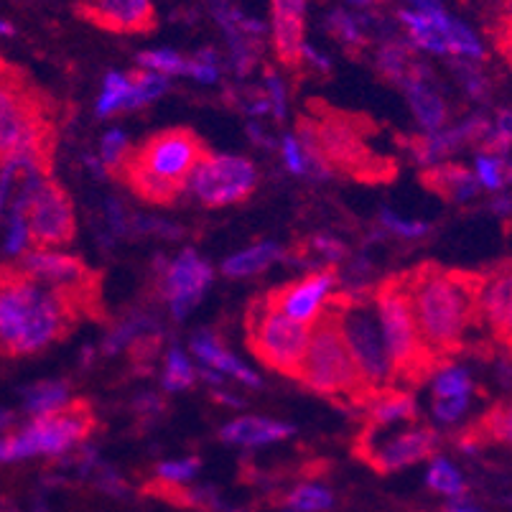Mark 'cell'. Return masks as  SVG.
Masks as SVG:
<instances>
[{"label":"cell","instance_id":"cell-1","mask_svg":"<svg viewBox=\"0 0 512 512\" xmlns=\"http://www.w3.org/2000/svg\"><path fill=\"white\" fill-rule=\"evenodd\" d=\"M403 276L423 344L436 365L446 367L449 360L467 349L472 334L482 327L479 291L484 276L472 271H449L436 263H421Z\"/></svg>","mask_w":512,"mask_h":512},{"label":"cell","instance_id":"cell-2","mask_svg":"<svg viewBox=\"0 0 512 512\" xmlns=\"http://www.w3.org/2000/svg\"><path fill=\"white\" fill-rule=\"evenodd\" d=\"M85 306L62 291L44 286L16 263L0 265V352L8 357L36 355L67 337Z\"/></svg>","mask_w":512,"mask_h":512},{"label":"cell","instance_id":"cell-3","mask_svg":"<svg viewBox=\"0 0 512 512\" xmlns=\"http://www.w3.org/2000/svg\"><path fill=\"white\" fill-rule=\"evenodd\" d=\"M309 110L314 115L299 118L296 141L304 148L311 171L316 174L334 171L367 184L393 179L398 166L390 158L377 156L367 146V136L375 130L372 120H367L365 115L342 113L324 102H311Z\"/></svg>","mask_w":512,"mask_h":512},{"label":"cell","instance_id":"cell-4","mask_svg":"<svg viewBox=\"0 0 512 512\" xmlns=\"http://www.w3.org/2000/svg\"><path fill=\"white\" fill-rule=\"evenodd\" d=\"M57 143L51 100L16 67L0 62V169L11 161L46 176Z\"/></svg>","mask_w":512,"mask_h":512},{"label":"cell","instance_id":"cell-5","mask_svg":"<svg viewBox=\"0 0 512 512\" xmlns=\"http://www.w3.org/2000/svg\"><path fill=\"white\" fill-rule=\"evenodd\" d=\"M207 153V146L194 130H161L141 146L130 148L113 176L146 202L171 204L189 186L194 169Z\"/></svg>","mask_w":512,"mask_h":512},{"label":"cell","instance_id":"cell-6","mask_svg":"<svg viewBox=\"0 0 512 512\" xmlns=\"http://www.w3.org/2000/svg\"><path fill=\"white\" fill-rule=\"evenodd\" d=\"M380 332H383L385 349L393 370V385H421L431 375H436L439 365L423 344L413 316L411 299H408L406 276H390L372 291Z\"/></svg>","mask_w":512,"mask_h":512},{"label":"cell","instance_id":"cell-7","mask_svg":"<svg viewBox=\"0 0 512 512\" xmlns=\"http://www.w3.org/2000/svg\"><path fill=\"white\" fill-rule=\"evenodd\" d=\"M296 380H301L314 393L327 395V398H344L352 406H365V400L372 395L349 355L332 299H327L324 309L314 319V329L309 332V344H306V355L301 360Z\"/></svg>","mask_w":512,"mask_h":512},{"label":"cell","instance_id":"cell-8","mask_svg":"<svg viewBox=\"0 0 512 512\" xmlns=\"http://www.w3.org/2000/svg\"><path fill=\"white\" fill-rule=\"evenodd\" d=\"M332 304L337 309L342 337L357 370H360L365 388L370 393L395 388L388 349H385L372 299H367V293H342V296H334Z\"/></svg>","mask_w":512,"mask_h":512},{"label":"cell","instance_id":"cell-9","mask_svg":"<svg viewBox=\"0 0 512 512\" xmlns=\"http://www.w3.org/2000/svg\"><path fill=\"white\" fill-rule=\"evenodd\" d=\"M248 349L255 360L286 377H299L301 360L309 344V327L288 319L265 296L253 299L245 316Z\"/></svg>","mask_w":512,"mask_h":512},{"label":"cell","instance_id":"cell-10","mask_svg":"<svg viewBox=\"0 0 512 512\" xmlns=\"http://www.w3.org/2000/svg\"><path fill=\"white\" fill-rule=\"evenodd\" d=\"M92 426H95L92 408L87 406L85 400H72L64 408H59V411L36 416L34 423L18 431V434L6 436L8 459L21 462V459L39 454H64L77 441L87 439Z\"/></svg>","mask_w":512,"mask_h":512},{"label":"cell","instance_id":"cell-11","mask_svg":"<svg viewBox=\"0 0 512 512\" xmlns=\"http://www.w3.org/2000/svg\"><path fill=\"white\" fill-rule=\"evenodd\" d=\"M13 207L23 212L29 240L36 248H59L74 240L77 220L72 199L57 181H41L39 176H31Z\"/></svg>","mask_w":512,"mask_h":512},{"label":"cell","instance_id":"cell-12","mask_svg":"<svg viewBox=\"0 0 512 512\" xmlns=\"http://www.w3.org/2000/svg\"><path fill=\"white\" fill-rule=\"evenodd\" d=\"M395 426L398 423L393 426H370L367 423L357 439V454L383 474L428 459V456H434L436 446H439V434L431 426H421L416 421L406 423V428H398V431Z\"/></svg>","mask_w":512,"mask_h":512},{"label":"cell","instance_id":"cell-13","mask_svg":"<svg viewBox=\"0 0 512 512\" xmlns=\"http://www.w3.org/2000/svg\"><path fill=\"white\" fill-rule=\"evenodd\" d=\"M16 265L44 286L77 299L85 306L87 314H95L97 304H100V278L79 258L67 253H54L49 248H36L21 253V260Z\"/></svg>","mask_w":512,"mask_h":512},{"label":"cell","instance_id":"cell-14","mask_svg":"<svg viewBox=\"0 0 512 512\" xmlns=\"http://www.w3.org/2000/svg\"><path fill=\"white\" fill-rule=\"evenodd\" d=\"M194 194L207 207H227L250 197L258 184V171L250 161L240 156H207L194 169L192 179Z\"/></svg>","mask_w":512,"mask_h":512},{"label":"cell","instance_id":"cell-15","mask_svg":"<svg viewBox=\"0 0 512 512\" xmlns=\"http://www.w3.org/2000/svg\"><path fill=\"white\" fill-rule=\"evenodd\" d=\"M334 281H337L334 268H324V271L311 273V276L301 278L296 283L273 288V291L265 293V299H268V304L276 306L283 316H288V319L299 321V324H309L327 304Z\"/></svg>","mask_w":512,"mask_h":512},{"label":"cell","instance_id":"cell-16","mask_svg":"<svg viewBox=\"0 0 512 512\" xmlns=\"http://www.w3.org/2000/svg\"><path fill=\"white\" fill-rule=\"evenodd\" d=\"M209 283H212V265L199 258L194 250H184L174 260L164 281L166 296H169L176 319H184L199 304Z\"/></svg>","mask_w":512,"mask_h":512},{"label":"cell","instance_id":"cell-17","mask_svg":"<svg viewBox=\"0 0 512 512\" xmlns=\"http://www.w3.org/2000/svg\"><path fill=\"white\" fill-rule=\"evenodd\" d=\"M82 16L113 34H148L156 26L151 0H90Z\"/></svg>","mask_w":512,"mask_h":512},{"label":"cell","instance_id":"cell-18","mask_svg":"<svg viewBox=\"0 0 512 512\" xmlns=\"http://www.w3.org/2000/svg\"><path fill=\"white\" fill-rule=\"evenodd\" d=\"M479 319L492 329V337L500 344H510L512 332V278L510 265L502 263L500 271L484 276L479 291Z\"/></svg>","mask_w":512,"mask_h":512},{"label":"cell","instance_id":"cell-19","mask_svg":"<svg viewBox=\"0 0 512 512\" xmlns=\"http://www.w3.org/2000/svg\"><path fill=\"white\" fill-rule=\"evenodd\" d=\"M273 49L286 67H299L304 59L306 0H271Z\"/></svg>","mask_w":512,"mask_h":512},{"label":"cell","instance_id":"cell-20","mask_svg":"<svg viewBox=\"0 0 512 512\" xmlns=\"http://www.w3.org/2000/svg\"><path fill=\"white\" fill-rule=\"evenodd\" d=\"M421 184L428 192H434L436 197L446 199V202H464V199L477 194V176L467 171L464 166L444 164L426 169L421 176Z\"/></svg>","mask_w":512,"mask_h":512},{"label":"cell","instance_id":"cell-21","mask_svg":"<svg viewBox=\"0 0 512 512\" xmlns=\"http://www.w3.org/2000/svg\"><path fill=\"white\" fill-rule=\"evenodd\" d=\"M288 436H293V426L271 421V418H240V421H232L230 426L222 428V439L227 444L242 446L271 444V441L288 439Z\"/></svg>","mask_w":512,"mask_h":512},{"label":"cell","instance_id":"cell-22","mask_svg":"<svg viewBox=\"0 0 512 512\" xmlns=\"http://www.w3.org/2000/svg\"><path fill=\"white\" fill-rule=\"evenodd\" d=\"M400 21L406 23L408 34L421 49L434 51V54H446V23L449 16L444 11H403Z\"/></svg>","mask_w":512,"mask_h":512},{"label":"cell","instance_id":"cell-23","mask_svg":"<svg viewBox=\"0 0 512 512\" xmlns=\"http://www.w3.org/2000/svg\"><path fill=\"white\" fill-rule=\"evenodd\" d=\"M192 349H194V355H197L204 365H212V367H217V370L227 372V375L240 377L242 383L260 385L258 375H255V372H250L248 367L242 365V362H237L235 357H232L230 352H227V349L222 347V344L217 342V339H214L209 332L194 334Z\"/></svg>","mask_w":512,"mask_h":512},{"label":"cell","instance_id":"cell-24","mask_svg":"<svg viewBox=\"0 0 512 512\" xmlns=\"http://www.w3.org/2000/svg\"><path fill=\"white\" fill-rule=\"evenodd\" d=\"M281 258V250L273 242H260L255 248L242 250V253L232 255L225 265H222V271L232 278H245V276H258L263 273L265 268H271L276 260Z\"/></svg>","mask_w":512,"mask_h":512},{"label":"cell","instance_id":"cell-25","mask_svg":"<svg viewBox=\"0 0 512 512\" xmlns=\"http://www.w3.org/2000/svg\"><path fill=\"white\" fill-rule=\"evenodd\" d=\"M408 97H411V105L416 110L418 120L426 125L428 130H439L446 120V107L441 102V97L434 90H428L421 79H413L408 82Z\"/></svg>","mask_w":512,"mask_h":512},{"label":"cell","instance_id":"cell-26","mask_svg":"<svg viewBox=\"0 0 512 512\" xmlns=\"http://www.w3.org/2000/svg\"><path fill=\"white\" fill-rule=\"evenodd\" d=\"M69 403V390L59 383H41L26 393V411L34 416H46Z\"/></svg>","mask_w":512,"mask_h":512},{"label":"cell","instance_id":"cell-27","mask_svg":"<svg viewBox=\"0 0 512 512\" xmlns=\"http://www.w3.org/2000/svg\"><path fill=\"white\" fill-rule=\"evenodd\" d=\"M125 107H130V79L120 72H110L105 77L100 100H97V113L105 118V115H115Z\"/></svg>","mask_w":512,"mask_h":512},{"label":"cell","instance_id":"cell-28","mask_svg":"<svg viewBox=\"0 0 512 512\" xmlns=\"http://www.w3.org/2000/svg\"><path fill=\"white\" fill-rule=\"evenodd\" d=\"M512 434V423H510V408L507 406H495L487 416L479 421V426H474L467 436H464V444L467 441H477L482 436H487L490 441H502L507 444Z\"/></svg>","mask_w":512,"mask_h":512},{"label":"cell","instance_id":"cell-29","mask_svg":"<svg viewBox=\"0 0 512 512\" xmlns=\"http://www.w3.org/2000/svg\"><path fill=\"white\" fill-rule=\"evenodd\" d=\"M128 79H130V107L148 105L151 100L164 95L166 87H169L166 77H161V74L156 72H148V69H143V72H133Z\"/></svg>","mask_w":512,"mask_h":512},{"label":"cell","instance_id":"cell-30","mask_svg":"<svg viewBox=\"0 0 512 512\" xmlns=\"http://www.w3.org/2000/svg\"><path fill=\"white\" fill-rule=\"evenodd\" d=\"M288 505L293 507V512H324L334 505V497L319 484H301L291 492Z\"/></svg>","mask_w":512,"mask_h":512},{"label":"cell","instance_id":"cell-31","mask_svg":"<svg viewBox=\"0 0 512 512\" xmlns=\"http://www.w3.org/2000/svg\"><path fill=\"white\" fill-rule=\"evenodd\" d=\"M138 64L148 72L161 74V77H166V74H186V67H189V62L171 49L143 51V54H138Z\"/></svg>","mask_w":512,"mask_h":512},{"label":"cell","instance_id":"cell-32","mask_svg":"<svg viewBox=\"0 0 512 512\" xmlns=\"http://www.w3.org/2000/svg\"><path fill=\"white\" fill-rule=\"evenodd\" d=\"M428 484H431V490L446 497H459L464 492L462 474L456 472L446 459H434V464L428 469Z\"/></svg>","mask_w":512,"mask_h":512},{"label":"cell","instance_id":"cell-33","mask_svg":"<svg viewBox=\"0 0 512 512\" xmlns=\"http://www.w3.org/2000/svg\"><path fill=\"white\" fill-rule=\"evenodd\" d=\"M194 383V370L192 362L186 360V355L181 349H171L169 357H166V375H164V388L171 393H179V390L192 388Z\"/></svg>","mask_w":512,"mask_h":512},{"label":"cell","instance_id":"cell-34","mask_svg":"<svg viewBox=\"0 0 512 512\" xmlns=\"http://www.w3.org/2000/svg\"><path fill=\"white\" fill-rule=\"evenodd\" d=\"M380 69L385 74L395 79H406V82H413L416 77V67L411 69V54H408L406 46L390 44L380 51Z\"/></svg>","mask_w":512,"mask_h":512},{"label":"cell","instance_id":"cell-35","mask_svg":"<svg viewBox=\"0 0 512 512\" xmlns=\"http://www.w3.org/2000/svg\"><path fill=\"white\" fill-rule=\"evenodd\" d=\"M446 46L454 54H464V57L472 59L482 57V44L472 34V29H467L462 21H454V18H449V23H446Z\"/></svg>","mask_w":512,"mask_h":512},{"label":"cell","instance_id":"cell-36","mask_svg":"<svg viewBox=\"0 0 512 512\" xmlns=\"http://www.w3.org/2000/svg\"><path fill=\"white\" fill-rule=\"evenodd\" d=\"M436 398H454V395H469L472 390V380H469V372L462 367H449L436 375Z\"/></svg>","mask_w":512,"mask_h":512},{"label":"cell","instance_id":"cell-37","mask_svg":"<svg viewBox=\"0 0 512 512\" xmlns=\"http://www.w3.org/2000/svg\"><path fill=\"white\" fill-rule=\"evenodd\" d=\"M505 161L500 156H490V153H484V156H477V181H482L487 189H500L505 184Z\"/></svg>","mask_w":512,"mask_h":512},{"label":"cell","instance_id":"cell-38","mask_svg":"<svg viewBox=\"0 0 512 512\" xmlns=\"http://www.w3.org/2000/svg\"><path fill=\"white\" fill-rule=\"evenodd\" d=\"M130 151V143L128 138L120 133V130H110L102 141V164L107 166V171L113 174L120 164H123V158L128 156Z\"/></svg>","mask_w":512,"mask_h":512},{"label":"cell","instance_id":"cell-39","mask_svg":"<svg viewBox=\"0 0 512 512\" xmlns=\"http://www.w3.org/2000/svg\"><path fill=\"white\" fill-rule=\"evenodd\" d=\"M327 23H329V31H332L337 39H342L344 44H349V46H355V44L360 46L362 44V34H360V29H357L355 18L347 16V13L334 11L332 16H329Z\"/></svg>","mask_w":512,"mask_h":512},{"label":"cell","instance_id":"cell-40","mask_svg":"<svg viewBox=\"0 0 512 512\" xmlns=\"http://www.w3.org/2000/svg\"><path fill=\"white\" fill-rule=\"evenodd\" d=\"M197 472H199V459H179V462H166L158 467L161 479L169 484L171 482L174 484L189 482V479H192Z\"/></svg>","mask_w":512,"mask_h":512},{"label":"cell","instance_id":"cell-41","mask_svg":"<svg viewBox=\"0 0 512 512\" xmlns=\"http://www.w3.org/2000/svg\"><path fill=\"white\" fill-rule=\"evenodd\" d=\"M283 156H286V164L288 169L293 171V174H309L311 166H309V158L304 156V148H301V143L296 141L293 136H286L283 138Z\"/></svg>","mask_w":512,"mask_h":512},{"label":"cell","instance_id":"cell-42","mask_svg":"<svg viewBox=\"0 0 512 512\" xmlns=\"http://www.w3.org/2000/svg\"><path fill=\"white\" fill-rule=\"evenodd\" d=\"M467 406H469V395H454V398H439V400H436L434 411H436V416L441 418V421L451 423V421H456V418L462 416L464 411H467Z\"/></svg>","mask_w":512,"mask_h":512},{"label":"cell","instance_id":"cell-43","mask_svg":"<svg viewBox=\"0 0 512 512\" xmlns=\"http://www.w3.org/2000/svg\"><path fill=\"white\" fill-rule=\"evenodd\" d=\"M383 222L390 227V230L398 232V235H403V237H418V235H423V232L428 230V227L421 225V222L400 220V217H395V214L388 212V209L383 212Z\"/></svg>","mask_w":512,"mask_h":512},{"label":"cell","instance_id":"cell-44","mask_svg":"<svg viewBox=\"0 0 512 512\" xmlns=\"http://www.w3.org/2000/svg\"><path fill=\"white\" fill-rule=\"evenodd\" d=\"M268 85H271L273 92V100H276V115L283 118V90H281V82L276 77H268Z\"/></svg>","mask_w":512,"mask_h":512},{"label":"cell","instance_id":"cell-45","mask_svg":"<svg viewBox=\"0 0 512 512\" xmlns=\"http://www.w3.org/2000/svg\"><path fill=\"white\" fill-rule=\"evenodd\" d=\"M418 11H439V0H411Z\"/></svg>","mask_w":512,"mask_h":512},{"label":"cell","instance_id":"cell-46","mask_svg":"<svg viewBox=\"0 0 512 512\" xmlns=\"http://www.w3.org/2000/svg\"><path fill=\"white\" fill-rule=\"evenodd\" d=\"M13 423V413H8V411H0V431H3V428H8Z\"/></svg>","mask_w":512,"mask_h":512},{"label":"cell","instance_id":"cell-47","mask_svg":"<svg viewBox=\"0 0 512 512\" xmlns=\"http://www.w3.org/2000/svg\"><path fill=\"white\" fill-rule=\"evenodd\" d=\"M0 36H13V26L8 21H3V18H0Z\"/></svg>","mask_w":512,"mask_h":512},{"label":"cell","instance_id":"cell-48","mask_svg":"<svg viewBox=\"0 0 512 512\" xmlns=\"http://www.w3.org/2000/svg\"><path fill=\"white\" fill-rule=\"evenodd\" d=\"M446 512H482V510H474V507L469 505H449V510Z\"/></svg>","mask_w":512,"mask_h":512},{"label":"cell","instance_id":"cell-49","mask_svg":"<svg viewBox=\"0 0 512 512\" xmlns=\"http://www.w3.org/2000/svg\"><path fill=\"white\" fill-rule=\"evenodd\" d=\"M349 3H355V6H370L372 0H349Z\"/></svg>","mask_w":512,"mask_h":512}]
</instances>
